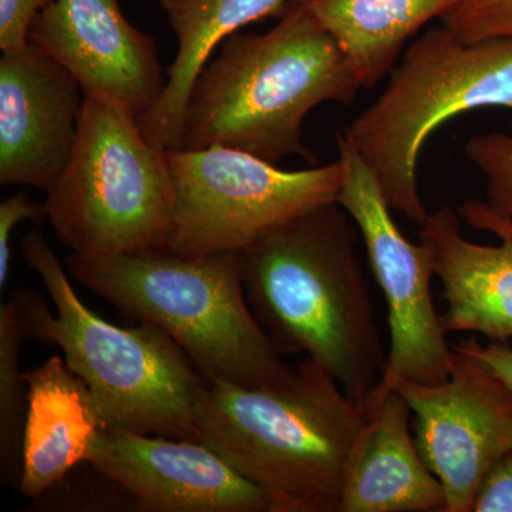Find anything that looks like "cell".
Listing matches in <instances>:
<instances>
[{"label":"cell","mask_w":512,"mask_h":512,"mask_svg":"<svg viewBox=\"0 0 512 512\" xmlns=\"http://www.w3.org/2000/svg\"><path fill=\"white\" fill-rule=\"evenodd\" d=\"M84 92L29 43L0 59V184L49 192L72 156Z\"/></svg>","instance_id":"obj_14"},{"label":"cell","mask_w":512,"mask_h":512,"mask_svg":"<svg viewBox=\"0 0 512 512\" xmlns=\"http://www.w3.org/2000/svg\"><path fill=\"white\" fill-rule=\"evenodd\" d=\"M25 376L28 412L18 490L37 500L87 463L104 423L89 386L63 357L50 356Z\"/></svg>","instance_id":"obj_16"},{"label":"cell","mask_w":512,"mask_h":512,"mask_svg":"<svg viewBox=\"0 0 512 512\" xmlns=\"http://www.w3.org/2000/svg\"><path fill=\"white\" fill-rule=\"evenodd\" d=\"M336 144L343 171L338 204L359 229L389 311L390 345L382 379L367 399L369 416L400 383L447 380L453 350L431 296L436 274L429 249L404 237L375 175L343 131L336 133Z\"/></svg>","instance_id":"obj_9"},{"label":"cell","mask_w":512,"mask_h":512,"mask_svg":"<svg viewBox=\"0 0 512 512\" xmlns=\"http://www.w3.org/2000/svg\"><path fill=\"white\" fill-rule=\"evenodd\" d=\"M467 160L485 180V204L512 221V134H477L464 148Z\"/></svg>","instance_id":"obj_20"},{"label":"cell","mask_w":512,"mask_h":512,"mask_svg":"<svg viewBox=\"0 0 512 512\" xmlns=\"http://www.w3.org/2000/svg\"><path fill=\"white\" fill-rule=\"evenodd\" d=\"M53 0H0V49L29 45V32L39 13Z\"/></svg>","instance_id":"obj_23"},{"label":"cell","mask_w":512,"mask_h":512,"mask_svg":"<svg viewBox=\"0 0 512 512\" xmlns=\"http://www.w3.org/2000/svg\"><path fill=\"white\" fill-rule=\"evenodd\" d=\"M29 43L66 67L84 96L114 101L138 120L163 96L156 39L128 22L119 0H53Z\"/></svg>","instance_id":"obj_12"},{"label":"cell","mask_w":512,"mask_h":512,"mask_svg":"<svg viewBox=\"0 0 512 512\" xmlns=\"http://www.w3.org/2000/svg\"><path fill=\"white\" fill-rule=\"evenodd\" d=\"M269 32L234 33L195 79L185 106L183 150L224 146L278 165L316 160L303 123L323 103L349 106L362 84L338 43L301 9Z\"/></svg>","instance_id":"obj_2"},{"label":"cell","mask_w":512,"mask_h":512,"mask_svg":"<svg viewBox=\"0 0 512 512\" xmlns=\"http://www.w3.org/2000/svg\"><path fill=\"white\" fill-rule=\"evenodd\" d=\"M473 511L512 512V451L501 457L484 477Z\"/></svg>","instance_id":"obj_24"},{"label":"cell","mask_w":512,"mask_h":512,"mask_svg":"<svg viewBox=\"0 0 512 512\" xmlns=\"http://www.w3.org/2000/svg\"><path fill=\"white\" fill-rule=\"evenodd\" d=\"M359 229L338 202L272 228L241 251L249 306L281 355L311 357L366 409L387 352L357 261Z\"/></svg>","instance_id":"obj_1"},{"label":"cell","mask_w":512,"mask_h":512,"mask_svg":"<svg viewBox=\"0 0 512 512\" xmlns=\"http://www.w3.org/2000/svg\"><path fill=\"white\" fill-rule=\"evenodd\" d=\"M412 416L397 390L369 414L349 456L339 512H446V493L420 456Z\"/></svg>","instance_id":"obj_15"},{"label":"cell","mask_w":512,"mask_h":512,"mask_svg":"<svg viewBox=\"0 0 512 512\" xmlns=\"http://www.w3.org/2000/svg\"><path fill=\"white\" fill-rule=\"evenodd\" d=\"M289 0H158L170 23L178 50L168 67L163 96L140 126L148 140L163 148H180L185 106L195 79L218 46L239 29L282 16Z\"/></svg>","instance_id":"obj_17"},{"label":"cell","mask_w":512,"mask_h":512,"mask_svg":"<svg viewBox=\"0 0 512 512\" xmlns=\"http://www.w3.org/2000/svg\"><path fill=\"white\" fill-rule=\"evenodd\" d=\"M28 288H16L0 306V477L19 484L23 433L28 412V382L20 369L23 342L32 339Z\"/></svg>","instance_id":"obj_19"},{"label":"cell","mask_w":512,"mask_h":512,"mask_svg":"<svg viewBox=\"0 0 512 512\" xmlns=\"http://www.w3.org/2000/svg\"><path fill=\"white\" fill-rule=\"evenodd\" d=\"M174 204L167 248L188 258L241 252L272 228L338 202L339 160L285 171L224 146L168 148Z\"/></svg>","instance_id":"obj_8"},{"label":"cell","mask_w":512,"mask_h":512,"mask_svg":"<svg viewBox=\"0 0 512 512\" xmlns=\"http://www.w3.org/2000/svg\"><path fill=\"white\" fill-rule=\"evenodd\" d=\"M173 204L167 148L119 104L84 96L72 156L43 202L57 239L82 255L167 248Z\"/></svg>","instance_id":"obj_7"},{"label":"cell","mask_w":512,"mask_h":512,"mask_svg":"<svg viewBox=\"0 0 512 512\" xmlns=\"http://www.w3.org/2000/svg\"><path fill=\"white\" fill-rule=\"evenodd\" d=\"M47 220L45 207L29 197L28 192L20 191L5 198L0 204V288H5L10 271V239L18 225L25 221L42 224Z\"/></svg>","instance_id":"obj_22"},{"label":"cell","mask_w":512,"mask_h":512,"mask_svg":"<svg viewBox=\"0 0 512 512\" xmlns=\"http://www.w3.org/2000/svg\"><path fill=\"white\" fill-rule=\"evenodd\" d=\"M74 281L131 318L163 329L208 382L272 386L286 365L256 320L242 281L241 252L188 258L170 248L66 259Z\"/></svg>","instance_id":"obj_4"},{"label":"cell","mask_w":512,"mask_h":512,"mask_svg":"<svg viewBox=\"0 0 512 512\" xmlns=\"http://www.w3.org/2000/svg\"><path fill=\"white\" fill-rule=\"evenodd\" d=\"M487 107L512 110V39L466 43L441 25L404 50L382 96L342 131L387 205L421 227L429 217L417 180L424 144L446 121Z\"/></svg>","instance_id":"obj_6"},{"label":"cell","mask_w":512,"mask_h":512,"mask_svg":"<svg viewBox=\"0 0 512 512\" xmlns=\"http://www.w3.org/2000/svg\"><path fill=\"white\" fill-rule=\"evenodd\" d=\"M419 237L443 286L446 333L512 339V221L470 200L429 214Z\"/></svg>","instance_id":"obj_13"},{"label":"cell","mask_w":512,"mask_h":512,"mask_svg":"<svg viewBox=\"0 0 512 512\" xmlns=\"http://www.w3.org/2000/svg\"><path fill=\"white\" fill-rule=\"evenodd\" d=\"M460 0H289L338 43L362 87H375L399 63L410 37ZM285 8V9H286Z\"/></svg>","instance_id":"obj_18"},{"label":"cell","mask_w":512,"mask_h":512,"mask_svg":"<svg viewBox=\"0 0 512 512\" xmlns=\"http://www.w3.org/2000/svg\"><path fill=\"white\" fill-rule=\"evenodd\" d=\"M453 346L480 360L512 392V348L505 340H493L488 345H481L476 338H468L458 340Z\"/></svg>","instance_id":"obj_25"},{"label":"cell","mask_w":512,"mask_h":512,"mask_svg":"<svg viewBox=\"0 0 512 512\" xmlns=\"http://www.w3.org/2000/svg\"><path fill=\"white\" fill-rule=\"evenodd\" d=\"M441 25L466 43L512 39V0H460Z\"/></svg>","instance_id":"obj_21"},{"label":"cell","mask_w":512,"mask_h":512,"mask_svg":"<svg viewBox=\"0 0 512 512\" xmlns=\"http://www.w3.org/2000/svg\"><path fill=\"white\" fill-rule=\"evenodd\" d=\"M87 464L144 512H269L265 494L198 440L100 431Z\"/></svg>","instance_id":"obj_11"},{"label":"cell","mask_w":512,"mask_h":512,"mask_svg":"<svg viewBox=\"0 0 512 512\" xmlns=\"http://www.w3.org/2000/svg\"><path fill=\"white\" fill-rule=\"evenodd\" d=\"M448 377L396 387L414 416V440L446 493V512H473L490 468L512 451V392L476 359L451 345Z\"/></svg>","instance_id":"obj_10"},{"label":"cell","mask_w":512,"mask_h":512,"mask_svg":"<svg viewBox=\"0 0 512 512\" xmlns=\"http://www.w3.org/2000/svg\"><path fill=\"white\" fill-rule=\"evenodd\" d=\"M369 416L311 357L288 382H210L198 441L265 494L269 512H339L346 466Z\"/></svg>","instance_id":"obj_3"},{"label":"cell","mask_w":512,"mask_h":512,"mask_svg":"<svg viewBox=\"0 0 512 512\" xmlns=\"http://www.w3.org/2000/svg\"><path fill=\"white\" fill-rule=\"evenodd\" d=\"M22 256L45 286L56 315L32 289V339L63 350L82 377L106 429L198 440L197 407L208 380L163 329L140 320L120 328L84 305L62 262L37 228L23 238Z\"/></svg>","instance_id":"obj_5"}]
</instances>
